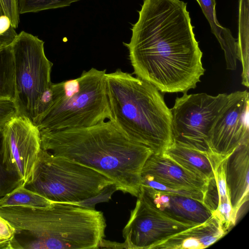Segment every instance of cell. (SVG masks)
I'll return each instance as SVG.
<instances>
[{
  "mask_svg": "<svg viewBox=\"0 0 249 249\" xmlns=\"http://www.w3.org/2000/svg\"><path fill=\"white\" fill-rule=\"evenodd\" d=\"M18 34L5 15L0 17V49L10 45Z\"/></svg>",
  "mask_w": 249,
  "mask_h": 249,
  "instance_id": "cell-25",
  "label": "cell"
},
{
  "mask_svg": "<svg viewBox=\"0 0 249 249\" xmlns=\"http://www.w3.org/2000/svg\"><path fill=\"white\" fill-rule=\"evenodd\" d=\"M114 185L97 171L41 148L24 186L53 202L79 204L99 196Z\"/></svg>",
  "mask_w": 249,
  "mask_h": 249,
  "instance_id": "cell-6",
  "label": "cell"
},
{
  "mask_svg": "<svg viewBox=\"0 0 249 249\" xmlns=\"http://www.w3.org/2000/svg\"><path fill=\"white\" fill-rule=\"evenodd\" d=\"M0 216L16 230L20 249H96L105 237L103 213L80 204L0 207Z\"/></svg>",
  "mask_w": 249,
  "mask_h": 249,
  "instance_id": "cell-3",
  "label": "cell"
},
{
  "mask_svg": "<svg viewBox=\"0 0 249 249\" xmlns=\"http://www.w3.org/2000/svg\"><path fill=\"white\" fill-rule=\"evenodd\" d=\"M2 12L10 20L12 26L16 29L19 22L17 0H0Z\"/></svg>",
  "mask_w": 249,
  "mask_h": 249,
  "instance_id": "cell-26",
  "label": "cell"
},
{
  "mask_svg": "<svg viewBox=\"0 0 249 249\" xmlns=\"http://www.w3.org/2000/svg\"><path fill=\"white\" fill-rule=\"evenodd\" d=\"M208 20L212 32L216 37L224 52L225 60L232 61L237 56V41L232 36L230 30L223 27L218 22L215 15V0H196Z\"/></svg>",
  "mask_w": 249,
  "mask_h": 249,
  "instance_id": "cell-17",
  "label": "cell"
},
{
  "mask_svg": "<svg viewBox=\"0 0 249 249\" xmlns=\"http://www.w3.org/2000/svg\"><path fill=\"white\" fill-rule=\"evenodd\" d=\"M164 154L182 167L207 180L213 177L216 164L222 160L174 142Z\"/></svg>",
  "mask_w": 249,
  "mask_h": 249,
  "instance_id": "cell-16",
  "label": "cell"
},
{
  "mask_svg": "<svg viewBox=\"0 0 249 249\" xmlns=\"http://www.w3.org/2000/svg\"><path fill=\"white\" fill-rule=\"evenodd\" d=\"M106 70L92 68L75 79L52 83L53 101L36 122L39 130L93 126L112 118L106 85Z\"/></svg>",
  "mask_w": 249,
  "mask_h": 249,
  "instance_id": "cell-5",
  "label": "cell"
},
{
  "mask_svg": "<svg viewBox=\"0 0 249 249\" xmlns=\"http://www.w3.org/2000/svg\"></svg>",
  "mask_w": 249,
  "mask_h": 249,
  "instance_id": "cell-30",
  "label": "cell"
},
{
  "mask_svg": "<svg viewBox=\"0 0 249 249\" xmlns=\"http://www.w3.org/2000/svg\"><path fill=\"white\" fill-rule=\"evenodd\" d=\"M111 119L126 135L162 154L173 143L172 118L160 91L121 69L106 74Z\"/></svg>",
  "mask_w": 249,
  "mask_h": 249,
  "instance_id": "cell-4",
  "label": "cell"
},
{
  "mask_svg": "<svg viewBox=\"0 0 249 249\" xmlns=\"http://www.w3.org/2000/svg\"><path fill=\"white\" fill-rule=\"evenodd\" d=\"M17 114V108L13 101H0V127H3Z\"/></svg>",
  "mask_w": 249,
  "mask_h": 249,
  "instance_id": "cell-27",
  "label": "cell"
},
{
  "mask_svg": "<svg viewBox=\"0 0 249 249\" xmlns=\"http://www.w3.org/2000/svg\"><path fill=\"white\" fill-rule=\"evenodd\" d=\"M142 185L148 186L157 190L169 194L189 197L202 203L203 202L204 193L200 191L170 187L146 178H142Z\"/></svg>",
  "mask_w": 249,
  "mask_h": 249,
  "instance_id": "cell-24",
  "label": "cell"
},
{
  "mask_svg": "<svg viewBox=\"0 0 249 249\" xmlns=\"http://www.w3.org/2000/svg\"><path fill=\"white\" fill-rule=\"evenodd\" d=\"M52 203L49 199L26 188L24 184L0 198V207H44Z\"/></svg>",
  "mask_w": 249,
  "mask_h": 249,
  "instance_id": "cell-21",
  "label": "cell"
},
{
  "mask_svg": "<svg viewBox=\"0 0 249 249\" xmlns=\"http://www.w3.org/2000/svg\"><path fill=\"white\" fill-rule=\"evenodd\" d=\"M249 0H239L238 60L242 65V84L249 86Z\"/></svg>",
  "mask_w": 249,
  "mask_h": 249,
  "instance_id": "cell-18",
  "label": "cell"
},
{
  "mask_svg": "<svg viewBox=\"0 0 249 249\" xmlns=\"http://www.w3.org/2000/svg\"><path fill=\"white\" fill-rule=\"evenodd\" d=\"M225 178L236 220L241 207L249 200V139L238 145L226 158Z\"/></svg>",
  "mask_w": 249,
  "mask_h": 249,
  "instance_id": "cell-14",
  "label": "cell"
},
{
  "mask_svg": "<svg viewBox=\"0 0 249 249\" xmlns=\"http://www.w3.org/2000/svg\"><path fill=\"white\" fill-rule=\"evenodd\" d=\"M225 159L218 162L214 170V178L218 191V205L213 215L220 220L223 228L227 231L235 225L236 220L234 217L225 180Z\"/></svg>",
  "mask_w": 249,
  "mask_h": 249,
  "instance_id": "cell-19",
  "label": "cell"
},
{
  "mask_svg": "<svg viewBox=\"0 0 249 249\" xmlns=\"http://www.w3.org/2000/svg\"><path fill=\"white\" fill-rule=\"evenodd\" d=\"M140 190L155 207L178 221L198 225L213 215L201 202L190 197L163 192L142 185Z\"/></svg>",
  "mask_w": 249,
  "mask_h": 249,
  "instance_id": "cell-13",
  "label": "cell"
},
{
  "mask_svg": "<svg viewBox=\"0 0 249 249\" xmlns=\"http://www.w3.org/2000/svg\"><path fill=\"white\" fill-rule=\"evenodd\" d=\"M228 97L227 93L212 96L187 92L177 97L170 109L173 142L214 156L208 145V135Z\"/></svg>",
  "mask_w": 249,
  "mask_h": 249,
  "instance_id": "cell-8",
  "label": "cell"
},
{
  "mask_svg": "<svg viewBox=\"0 0 249 249\" xmlns=\"http://www.w3.org/2000/svg\"><path fill=\"white\" fill-rule=\"evenodd\" d=\"M40 132L42 149L104 174L113 181L116 190L138 196L142 169L153 153L112 120L88 127Z\"/></svg>",
  "mask_w": 249,
  "mask_h": 249,
  "instance_id": "cell-2",
  "label": "cell"
},
{
  "mask_svg": "<svg viewBox=\"0 0 249 249\" xmlns=\"http://www.w3.org/2000/svg\"><path fill=\"white\" fill-rule=\"evenodd\" d=\"M4 15L3 12H2V9L1 8V7L0 6V17Z\"/></svg>",
  "mask_w": 249,
  "mask_h": 249,
  "instance_id": "cell-29",
  "label": "cell"
},
{
  "mask_svg": "<svg viewBox=\"0 0 249 249\" xmlns=\"http://www.w3.org/2000/svg\"><path fill=\"white\" fill-rule=\"evenodd\" d=\"M142 178L151 179L165 185L204 194L208 180L182 167L166 154H152L144 163Z\"/></svg>",
  "mask_w": 249,
  "mask_h": 249,
  "instance_id": "cell-12",
  "label": "cell"
},
{
  "mask_svg": "<svg viewBox=\"0 0 249 249\" xmlns=\"http://www.w3.org/2000/svg\"><path fill=\"white\" fill-rule=\"evenodd\" d=\"M132 36L123 42L133 74L162 92H187L205 69L187 3L181 0H143Z\"/></svg>",
  "mask_w": 249,
  "mask_h": 249,
  "instance_id": "cell-1",
  "label": "cell"
},
{
  "mask_svg": "<svg viewBox=\"0 0 249 249\" xmlns=\"http://www.w3.org/2000/svg\"><path fill=\"white\" fill-rule=\"evenodd\" d=\"M3 127V161L25 184L32 173L41 148L40 130L29 118L18 114Z\"/></svg>",
  "mask_w": 249,
  "mask_h": 249,
  "instance_id": "cell-11",
  "label": "cell"
},
{
  "mask_svg": "<svg viewBox=\"0 0 249 249\" xmlns=\"http://www.w3.org/2000/svg\"><path fill=\"white\" fill-rule=\"evenodd\" d=\"M4 127H0V198L24 184L17 174L8 170L3 161Z\"/></svg>",
  "mask_w": 249,
  "mask_h": 249,
  "instance_id": "cell-22",
  "label": "cell"
},
{
  "mask_svg": "<svg viewBox=\"0 0 249 249\" xmlns=\"http://www.w3.org/2000/svg\"><path fill=\"white\" fill-rule=\"evenodd\" d=\"M15 233V228L0 216V240L9 239L14 236Z\"/></svg>",
  "mask_w": 249,
  "mask_h": 249,
  "instance_id": "cell-28",
  "label": "cell"
},
{
  "mask_svg": "<svg viewBox=\"0 0 249 249\" xmlns=\"http://www.w3.org/2000/svg\"><path fill=\"white\" fill-rule=\"evenodd\" d=\"M15 95L14 62L10 45L0 49V101L14 102Z\"/></svg>",
  "mask_w": 249,
  "mask_h": 249,
  "instance_id": "cell-20",
  "label": "cell"
},
{
  "mask_svg": "<svg viewBox=\"0 0 249 249\" xmlns=\"http://www.w3.org/2000/svg\"><path fill=\"white\" fill-rule=\"evenodd\" d=\"M44 42L25 31L18 34L10 44L14 68L16 95L14 101L18 114L32 122L36 103L51 87L53 65L46 57Z\"/></svg>",
  "mask_w": 249,
  "mask_h": 249,
  "instance_id": "cell-7",
  "label": "cell"
},
{
  "mask_svg": "<svg viewBox=\"0 0 249 249\" xmlns=\"http://www.w3.org/2000/svg\"><path fill=\"white\" fill-rule=\"evenodd\" d=\"M226 233L220 220L212 215L199 225L182 231L158 245L157 249H201L216 242Z\"/></svg>",
  "mask_w": 249,
  "mask_h": 249,
  "instance_id": "cell-15",
  "label": "cell"
},
{
  "mask_svg": "<svg viewBox=\"0 0 249 249\" xmlns=\"http://www.w3.org/2000/svg\"><path fill=\"white\" fill-rule=\"evenodd\" d=\"M137 197L123 231L125 249H155L170 237L197 225L168 216L155 207L141 190Z\"/></svg>",
  "mask_w": 249,
  "mask_h": 249,
  "instance_id": "cell-9",
  "label": "cell"
},
{
  "mask_svg": "<svg viewBox=\"0 0 249 249\" xmlns=\"http://www.w3.org/2000/svg\"><path fill=\"white\" fill-rule=\"evenodd\" d=\"M81 0H17L19 15L69 6Z\"/></svg>",
  "mask_w": 249,
  "mask_h": 249,
  "instance_id": "cell-23",
  "label": "cell"
},
{
  "mask_svg": "<svg viewBox=\"0 0 249 249\" xmlns=\"http://www.w3.org/2000/svg\"><path fill=\"white\" fill-rule=\"evenodd\" d=\"M249 94L247 90L228 94V100L209 131L208 145L212 154L225 160L249 139Z\"/></svg>",
  "mask_w": 249,
  "mask_h": 249,
  "instance_id": "cell-10",
  "label": "cell"
}]
</instances>
